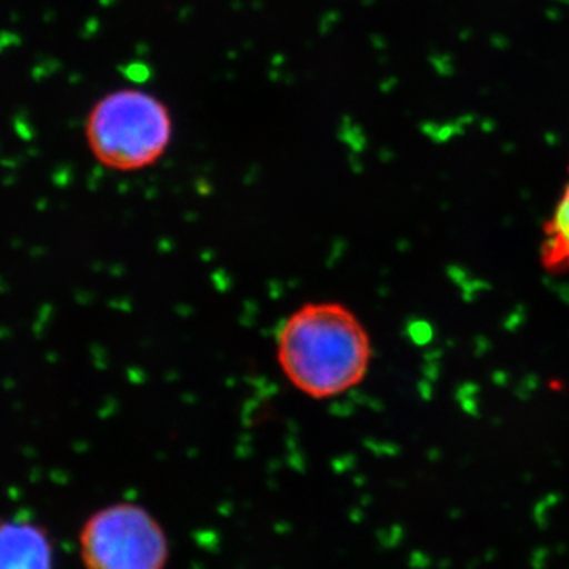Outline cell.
I'll return each instance as SVG.
<instances>
[{
  "mask_svg": "<svg viewBox=\"0 0 569 569\" xmlns=\"http://www.w3.org/2000/svg\"><path fill=\"white\" fill-rule=\"evenodd\" d=\"M452 561L449 559V557H443L440 561H438L437 567L438 569H449L451 568Z\"/></svg>",
  "mask_w": 569,
  "mask_h": 569,
  "instance_id": "9",
  "label": "cell"
},
{
  "mask_svg": "<svg viewBox=\"0 0 569 569\" xmlns=\"http://www.w3.org/2000/svg\"><path fill=\"white\" fill-rule=\"evenodd\" d=\"M0 569H54L48 531L29 520L0 522Z\"/></svg>",
  "mask_w": 569,
  "mask_h": 569,
  "instance_id": "4",
  "label": "cell"
},
{
  "mask_svg": "<svg viewBox=\"0 0 569 569\" xmlns=\"http://www.w3.org/2000/svg\"><path fill=\"white\" fill-rule=\"evenodd\" d=\"M497 559V550L496 549H489L486 550L485 556H482V561H486V563H489V561H493Z\"/></svg>",
  "mask_w": 569,
  "mask_h": 569,
  "instance_id": "8",
  "label": "cell"
},
{
  "mask_svg": "<svg viewBox=\"0 0 569 569\" xmlns=\"http://www.w3.org/2000/svg\"><path fill=\"white\" fill-rule=\"evenodd\" d=\"M550 557V550L546 546H538L531 552L530 565L533 569H546Z\"/></svg>",
  "mask_w": 569,
  "mask_h": 569,
  "instance_id": "6",
  "label": "cell"
},
{
  "mask_svg": "<svg viewBox=\"0 0 569 569\" xmlns=\"http://www.w3.org/2000/svg\"><path fill=\"white\" fill-rule=\"evenodd\" d=\"M542 266L550 272L569 271V181L552 217L545 224Z\"/></svg>",
  "mask_w": 569,
  "mask_h": 569,
  "instance_id": "5",
  "label": "cell"
},
{
  "mask_svg": "<svg viewBox=\"0 0 569 569\" xmlns=\"http://www.w3.org/2000/svg\"><path fill=\"white\" fill-rule=\"evenodd\" d=\"M372 356L369 331L343 302H305L283 318L276 336L280 372L312 400L353 391L366 380Z\"/></svg>",
  "mask_w": 569,
  "mask_h": 569,
  "instance_id": "1",
  "label": "cell"
},
{
  "mask_svg": "<svg viewBox=\"0 0 569 569\" xmlns=\"http://www.w3.org/2000/svg\"><path fill=\"white\" fill-rule=\"evenodd\" d=\"M86 569H164L168 539L159 520L130 501L97 509L80 533Z\"/></svg>",
  "mask_w": 569,
  "mask_h": 569,
  "instance_id": "3",
  "label": "cell"
},
{
  "mask_svg": "<svg viewBox=\"0 0 569 569\" xmlns=\"http://www.w3.org/2000/svg\"><path fill=\"white\" fill-rule=\"evenodd\" d=\"M410 567L418 569H427L429 567H432V559H430L429 556H426V553L413 552V556H411L410 560Z\"/></svg>",
  "mask_w": 569,
  "mask_h": 569,
  "instance_id": "7",
  "label": "cell"
},
{
  "mask_svg": "<svg viewBox=\"0 0 569 569\" xmlns=\"http://www.w3.org/2000/svg\"><path fill=\"white\" fill-rule=\"evenodd\" d=\"M173 137V121L162 100L140 89H119L93 104L86 140L100 164L121 173L159 162Z\"/></svg>",
  "mask_w": 569,
  "mask_h": 569,
  "instance_id": "2",
  "label": "cell"
},
{
  "mask_svg": "<svg viewBox=\"0 0 569 569\" xmlns=\"http://www.w3.org/2000/svg\"><path fill=\"white\" fill-rule=\"evenodd\" d=\"M479 563H481V560L479 559L468 561L467 569H477L479 567Z\"/></svg>",
  "mask_w": 569,
  "mask_h": 569,
  "instance_id": "10",
  "label": "cell"
},
{
  "mask_svg": "<svg viewBox=\"0 0 569 569\" xmlns=\"http://www.w3.org/2000/svg\"><path fill=\"white\" fill-rule=\"evenodd\" d=\"M553 550H556L557 553H565V552H567V546H565V545H557L556 549H553Z\"/></svg>",
  "mask_w": 569,
  "mask_h": 569,
  "instance_id": "11",
  "label": "cell"
}]
</instances>
